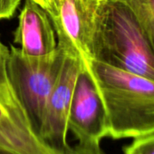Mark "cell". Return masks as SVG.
Here are the masks:
<instances>
[{
	"label": "cell",
	"instance_id": "7c38bea8",
	"mask_svg": "<svg viewBox=\"0 0 154 154\" xmlns=\"http://www.w3.org/2000/svg\"><path fill=\"white\" fill-rule=\"evenodd\" d=\"M21 0H0V20L12 18Z\"/></svg>",
	"mask_w": 154,
	"mask_h": 154
},
{
	"label": "cell",
	"instance_id": "6da1fadb",
	"mask_svg": "<svg viewBox=\"0 0 154 154\" xmlns=\"http://www.w3.org/2000/svg\"><path fill=\"white\" fill-rule=\"evenodd\" d=\"M107 116L108 137L137 138L154 132V80L90 59Z\"/></svg>",
	"mask_w": 154,
	"mask_h": 154
},
{
	"label": "cell",
	"instance_id": "7a4b0ae2",
	"mask_svg": "<svg viewBox=\"0 0 154 154\" xmlns=\"http://www.w3.org/2000/svg\"><path fill=\"white\" fill-rule=\"evenodd\" d=\"M92 59L154 80V47L132 10L119 0H100Z\"/></svg>",
	"mask_w": 154,
	"mask_h": 154
},
{
	"label": "cell",
	"instance_id": "3957f363",
	"mask_svg": "<svg viewBox=\"0 0 154 154\" xmlns=\"http://www.w3.org/2000/svg\"><path fill=\"white\" fill-rule=\"evenodd\" d=\"M65 54L58 45L53 54L45 57H30L20 48L10 46L7 62L9 79L38 131Z\"/></svg>",
	"mask_w": 154,
	"mask_h": 154
},
{
	"label": "cell",
	"instance_id": "5b68a950",
	"mask_svg": "<svg viewBox=\"0 0 154 154\" xmlns=\"http://www.w3.org/2000/svg\"><path fill=\"white\" fill-rule=\"evenodd\" d=\"M68 129L79 143H101L103 138L108 137L104 104L86 62H82L75 81Z\"/></svg>",
	"mask_w": 154,
	"mask_h": 154
},
{
	"label": "cell",
	"instance_id": "8fae6325",
	"mask_svg": "<svg viewBox=\"0 0 154 154\" xmlns=\"http://www.w3.org/2000/svg\"><path fill=\"white\" fill-rule=\"evenodd\" d=\"M63 154H105L100 143H77L74 146L69 145Z\"/></svg>",
	"mask_w": 154,
	"mask_h": 154
},
{
	"label": "cell",
	"instance_id": "9c48e42d",
	"mask_svg": "<svg viewBox=\"0 0 154 154\" xmlns=\"http://www.w3.org/2000/svg\"><path fill=\"white\" fill-rule=\"evenodd\" d=\"M126 4L138 18L154 47V0H119Z\"/></svg>",
	"mask_w": 154,
	"mask_h": 154
},
{
	"label": "cell",
	"instance_id": "5bb4252c",
	"mask_svg": "<svg viewBox=\"0 0 154 154\" xmlns=\"http://www.w3.org/2000/svg\"><path fill=\"white\" fill-rule=\"evenodd\" d=\"M0 154H7V153H4V152H1V151H0Z\"/></svg>",
	"mask_w": 154,
	"mask_h": 154
},
{
	"label": "cell",
	"instance_id": "4fadbf2b",
	"mask_svg": "<svg viewBox=\"0 0 154 154\" xmlns=\"http://www.w3.org/2000/svg\"><path fill=\"white\" fill-rule=\"evenodd\" d=\"M41 8H43L51 18L56 17L61 0H32Z\"/></svg>",
	"mask_w": 154,
	"mask_h": 154
},
{
	"label": "cell",
	"instance_id": "30bf717a",
	"mask_svg": "<svg viewBox=\"0 0 154 154\" xmlns=\"http://www.w3.org/2000/svg\"><path fill=\"white\" fill-rule=\"evenodd\" d=\"M124 154H154V132L134 138L125 147Z\"/></svg>",
	"mask_w": 154,
	"mask_h": 154
},
{
	"label": "cell",
	"instance_id": "277c9868",
	"mask_svg": "<svg viewBox=\"0 0 154 154\" xmlns=\"http://www.w3.org/2000/svg\"><path fill=\"white\" fill-rule=\"evenodd\" d=\"M9 49L0 35V151L7 154H63L46 142L33 123L10 82Z\"/></svg>",
	"mask_w": 154,
	"mask_h": 154
},
{
	"label": "cell",
	"instance_id": "ba28073f",
	"mask_svg": "<svg viewBox=\"0 0 154 154\" xmlns=\"http://www.w3.org/2000/svg\"><path fill=\"white\" fill-rule=\"evenodd\" d=\"M14 43L30 57H45L57 48L55 32L46 11L32 0H26L18 17Z\"/></svg>",
	"mask_w": 154,
	"mask_h": 154
},
{
	"label": "cell",
	"instance_id": "8992f818",
	"mask_svg": "<svg viewBox=\"0 0 154 154\" xmlns=\"http://www.w3.org/2000/svg\"><path fill=\"white\" fill-rule=\"evenodd\" d=\"M100 0H61L56 17L51 18L57 45L82 62L92 59V43Z\"/></svg>",
	"mask_w": 154,
	"mask_h": 154
},
{
	"label": "cell",
	"instance_id": "52a82bcc",
	"mask_svg": "<svg viewBox=\"0 0 154 154\" xmlns=\"http://www.w3.org/2000/svg\"><path fill=\"white\" fill-rule=\"evenodd\" d=\"M81 67L82 62L79 58L65 54L57 82L46 103L39 129L41 137L62 152L69 146L68 116L75 81Z\"/></svg>",
	"mask_w": 154,
	"mask_h": 154
}]
</instances>
